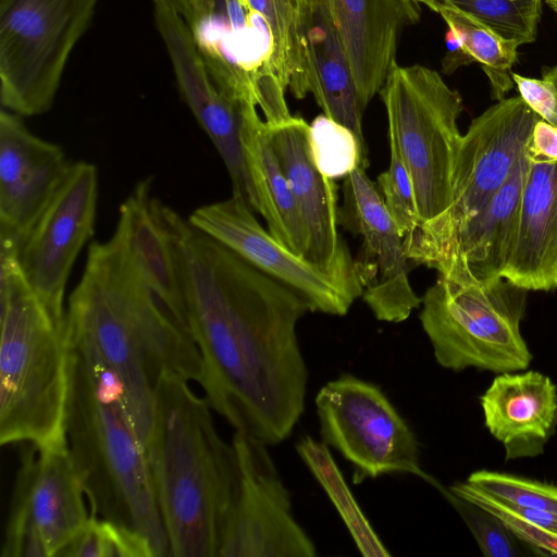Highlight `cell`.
<instances>
[{"label": "cell", "mask_w": 557, "mask_h": 557, "mask_svg": "<svg viewBox=\"0 0 557 557\" xmlns=\"http://www.w3.org/2000/svg\"><path fill=\"white\" fill-rule=\"evenodd\" d=\"M247 102L243 111L242 146L248 173L270 234L297 256L305 257L307 235L289 183L271 146L267 123ZM305 259V258H304Z\"/></svg>", "instance_id": "obj_25"}, {"label": "cell", "mask_w": 557, "mask_h": 557, "mask_svg": "<svg viewBox=\"0 0 557 557\" xmlns=\"http://www.w3.org/2000/svg\"><path fill=\"white\" fill-rule=\"evenodd\" d=\"M152 2L156 26L168 50L184 101L224 162L233 196L244 198L260 214L240 137L244 107L256 100L237 99L221 89L209 72L190 27L169 4L161 0Z\"/></svg>", "instance_id": "obj_15"}, {"label": "cell", "mask_w": 557, "mask_h": 557, "mask_svg": "<svg viewBox=\"0 0 557 557\" xmlns=\"http://www.w3.org/2000/svg\"><path fill=\"white\" fill-rule=\"evenodd\" d=\"M149 320L145 286L121 236L92 242L69 299L65 326L91 344L117 380L145 449L156 383L144 347Z\"/></svg>", "instance_id": "obj_5"}, {"label": "cell", "mask_w": 557, "mask_h": 557, "mask_svg": "<svg viewBox=\"0 0 557 557\" xmlns=\"http://www.w3.org/2000/svg\"><path fill=\"white\" fill-rule=\"evenodd\" d=\"M445 498L461 516L482 554L486 557H518L523 555L521 544L509 529L494 515L468 502L442 485Z\"/></svg>", "instance_id": "obj_34"}, {"label": "cell", "mask_w": 557, "mask_h": 557, "mask_svg": "<svg viewBox=\"0 0 557 557\" xmlns=\"http://www.w3.org/2000/svg\"><path fill=\"white\" fill-rule=\"evenodd\" d=\"M99 0H0V100L21 116L53 104Z\"/></svg>", "instance_id": "obj_8"}, {"label": "cell", "mask_w": 557, "mask_h": 557, "mask_svg": "<svg viewBox=\"0 0 557 557\" xmlns=\"http://www.w3.org/2000/svg\"><path fill=\"white\" fill-rule=\"evenodd\" d=\"M308 89L323 114L363 143L362 112L331 0H301Z\"/></svg>", "instance_id": "obj_22"}, {"label": "cell", "mask_w": 557, "mask_h": 557, "mask_svg": "<svg viewBox=\"0 0 557 557\" xmlns=\"http://www.w3.org/2000/svg\"><path fill=\"white\" fill-rule=\"evenodd\" d=\"M411 1H412V2H416V3H418V4L423 3V4H425V5H428V7L430 8V7H431L433 3H435L437 0H411Z\"/></svg>", "instance_id": "obj_41"}, {"label": "cell", "mask_w": 557, "mask_h": 557, "mask_svg": "<svg viewBox=\"0 0 557 557\" xmlns=\"http://www.w3.org/2000/svg\"><path fill=\"white\" fill-rule=\"evenodd\" d=\"M296 449L338 511L360 554L389 557L391 553L356 502L327 445L306 435L298 441Z\"/></svg>", "instance_id": "obj_26"}, {"label": "cell", "mask_w": 557, "mask_h": 557, "mask_svg": "<svg viewBox=\"0 0 557 557\" xmlns=\"http://www.w3.org/2000/svg\"><path fill=\"white\" fill-rule=\"evenodd\" d=\"M188 382L169 371L158 376L146 456L170 556L219 557L237 460Z\"/></svg>", "instance_id": "obj_2"}, {"label": "cell", "mask_w": 557, "mask_h": 557, "mask_svg": "<svg viewBox=\"0 0 557 557\" xmlns=\"http://www.w3.org/2000/svg\"><path fill=\"white\" fill-rule=\"evenodd\" d=\"M151 182L140 181L121 203L115 230L148 287L186 329L181 284Z\"/></svg>", "instance_id": "obj_24"}, {"label": "cell", "mask_w": 557, "mask_h": 557, "mask_svg": "<svg viewBox=\"0 0 557 557\" xmlns=\"http://www.w3.org/2000/svg\"><path fill=\"white\" fill-rule=\"evenodd\" d=\"M434 269L438 277L421 298L420 322L436 362L455 372L525 370L533 358L520 331L528 290L504 277L481 282L456 256Z\"/></svg>", "instance_id": "obj_6"}, {"label": "cell", "mask_w": 557, "mask_h": 557, "mask_svg": "<svg viewBox=\"0 0 557 557\" xmlns=\"http://www.w3.org/2000/svg\"><path fill=\"white\" fill-rule=\"evenodd\" d=\"M0 443L66 445L70 387L65 323L28 285L17 251L0 248Z\"/></svg>", "instance_id": "obj_4"}, {"label": "cell", "mask_w": 557, "mask_h": 557, "mask_svg": "<svg viewBox=\"0 0 557 557\" xmlns=\"http://www.w3.org/2000/svg\"><path fill=\"white\" fill-rule=\"evenodd\" d=\"M356 91L364 110L396 63L398 39L420 18L411 0H331Z\"/></svg>", "instance_id": "obj_19"}, {"label": "cell", "mask_w": 557, "mask_h": 557, "mask_svg": "<svg viewBox=\"0 0 557 557\" xmlns=\"http://www.w3.org/2000/svg\"><path fill=\"white\" fill-rule=\"evenodd\" d=\"M528 165L527 151L507 182L455 233L435 265L450 256H456L481 282H493L503 277L517 230Z\"/></svg>", "instance_id": "obj_23"}, {"label": "cell", "mask_w": 557, "mask_h": 557, "mask_svg": "<svg viewBox=\"0 0 557 557\" xmlns=\"http://www.w3.org/2000/svg\"><path fill=\"white\" fill-rule=\"evenodd\" d=\"M520 97L542 120L557 127V88L548 79L531 78L511 71Z\"/></svg>", "instance_id": "obj_36"}, {"label": "cell", "mask_w": 557, "mask_h": 557, "mask_svg": "<svg viewBox=\"0 0 557 557\" xmlns=\"http://www.w3.org/2000/svg\"><path fill=\"white\" fill-rule=\"evenodd\" d=\"M473 16L518 47L533 42L542 0H440Z\"/></svg>", "instance_id": "obj_31"}, {"label": "cell", "mask_w": 557, "mask_h": 557, "mask_svg": "<svg viewBox=\"0 0 557 557\" xmlns=\"http://www.w3.org/2000/svg\"><path fill=\"white\" fill-rule=\"evenodd\" d=\"M388 169L377 177L382 198L403 238L420 226V219L409 172L396 146L389 144Z\"/></svg>", "instance_id": "obj_35"}, {"label": "cell", "mask_w": 557, "mask_h": 557, "mask_svg": "<svg viewBox=\"0 0 557 557\" xmlns=\"http://www.w3.org/2000/svg\"><path fill=\"white\" fill-rule=\"evenodd\" d=\"M67 444L23 453L1 557H54L89 518Z\"/></svg>", "instance_id": "obj_11"}, {"label": "cell", "mask_w": 557, "mask_h": 557, "mask_svg": "<svg viewBox=\"0 0 557 557\" xmlns=\"http://www.w3.org/2000/svg\"><path fill=\"white\" fill-rule=\"evenodd\" d=\"M480 400L485 426L507 461L543 454L557 430V386L541 372L500 373Z\"/></svg>", "instance_id": "obj_20"}, {"label": "cell", "mask_w": 557, "mask_h": 557, "mask_svg": "<svg viewBox=\"0 0 557 557\" xmlns=\"http://www.w3.org/2000/svg\"><path fill=\"white\" fill-rule=\"evenodd\" d=\"M245 1L270 27L273 73L295 98H305L309 89L302 45L301 0Z\"/></svg>", "instance_id": "obj_27"}, {"label": "cell", "mask_w": 557, "mask_h": 557, "mask_svg": "<svg viewBox=\"0 0 557 557\" xmlns=\"http://www.w3.org/2000/svg\"><path fill=\"white\" fill-rule=\"evenodd\" d=\"M529 153L545 160L557 161V127L540 119L532 131Z\"/></svg>", "instance_id": "obj_38"}, {"label": "cell", "mask_w": 557, "mask_h": 557, "mask_svg": "<svg viewBox=\"0 0 557 557\" xmlns=\"http://www.w3.org/2000/svg\"><path fill=\"white\" fill-rule=\"evenodd\" d=\"M430 9L458 34L474 61L480 63L491 83L493 98L505 99L513 87L511 67L517 60L518 46L449 3L437 0Z\"/></svg>", "instance_id": "obj_28"}, {"label": "cell", "mask_w": 557, "mask_h": 557, "mask_svg": "<svg viewBox=\"0 0 557 557\" xmlns=\"http://www.w3.org/2000/svg\"><path fill=\"white\" fill-rule=\"evenodd\" d=\"M540 119L517 96L497 101L471 122L455 159L450 206L404 238L408 260L435 265L455 233L513 173Z\"/></svg>", "instance_id": "obj_9"}, {"label": "cell", "mask_w": 557, "mask_h": 557, "mask_svg": "<svg viewBox=\"0 0 557 557\" xmlns=\"http://www.w3.org/2000/svg\"><path fill=\"white\" fill-rule=\"evenodd\" d=\"M169 4L198 37L215 16L220 0H161Z\"/></svg>", "instance_id": "obj_37"}, {"label": "cell", "mask_w": 557, "mask_h": 557, "mask_svg": "<svg viewBox=\"0 0 557 557\" xmlns=\"http://www.w3.org/2000/svg\"><path fill=\"white\" fill-rule=\"evenodd\" d=\"M267 129L305 226L307 251L304 258L356 300L361 297V287L354 260L338 232L337 187L334 180L322 174L314 164L309 124L300 116H292L276 124L267 123Z\"/></svg>", "instance_id": "obj_16"}, {"label": "cell", "mask_w": 557, "mask_h": 557, "mask_svg": "<svg viewBox=\"0 0 557 557\" xmlns=\"http://www.w3.org/2000/svg\"><path fill=\"white\" fill-rule=\"evenodd\" d=\"M457 496L473 503L497 517L516 539L535 555L557 556V532L529 521L517 513L508 504L465 482L448 487Z\"/></svg>", "instance_id": "obj_33"}, {"label": "cell", "mask_w": 557, "mask_h": 557, "mask_svg": "<svg viewBox=\"0 0 557 557\" xmlns=\"http://www.w3.org/2000/svg\"><path fill=\"white\" fill-rule=\"evenodd\" d=\"M238 482L219 557H314L317 547L296 520L292 494L262 441L235 431Z\"/></svg>", "instance_id": "obj_12"}, {"label": "cell", "mask_w": 557, "mask_h": 557, "mask_svg": "<svg viewBox=\"0 0 557 557\" xmlns=\"http://www.w3.org/2000/svg\"><path fill=\"white\" fill-rule=\"evenodd\" d=\"M181 284L186 329L212 410L268 446L305 410L308 368L297 324L308 304L156 199Z\"/></svg>", "instance_id": "obj_1"}, {"label": "cell", "mask_w": 557, "mask_h": 557, "mask_svg": "<svg viewBox=\"0 0 557 557\" xmlns=\"http://www.w3.org/2000/svg\"><path fill=\"white\" fill-rule=\"evenodd\" d=\"M446 54L442 61L443 72L450 74L463 65L475 62L462 44L458 34L450 27L445 35Z\"/></svg>", "instance_id": "obj_39"}, {"label": "cell", "mask_w": 557, "mask_h": 557, "mask_svg": "<svg viewBox=\"0 0 557 557\" xmlns=\"http://www.w3.org/2000/svg\"><path fill=\"white\" fill-rule=\"evenodd\" d=\"M503 277L528 292L557 288V161L529 153L517 230Z\"/></svg>", "instance_id": "obj_21"}, {"label": "cell", "mask_w": 557, "mask_h": 557, "mask_svg": "<svg viewBox=\"0 0 557 557\" xmlns=\"http://www.w3.org/2000/svg\"><path fill=\"white\" fill-rule=\"evenodd\" d=\"M545 1L554 11L557 12V0H545Z\"/></svg>", "instance_id": "obj_42"}, {"label": "cell", "mask_w": 557, "mask_h": 557, "mask_svg": "<svg viewBox=\"0 0 557 557\" xmlns=\"http://www.w3.org/2000/svg\"><path fill=\"white\" fill-rule=\"evenodd\" d=\"M198 230L248 263L285 284L308 304L310 311L345 315L354 304L333 280L280 244L237 196L198 207L188 216Z\"/></svg>", "instance_id": "obj_17"}, {"label": "cell", "mask_w": 557, "mask_h": 557, "mask_svg": "<svg viewBox=\"0 0 557 557\" xmlns=\"http://www.w3.org/2000/svg\"><path fill=\"white\" fill-rule=\"evenodd\" d=\"M314 164L331 180L345 178L357 168H368L367 147L342 123L320 114L309 125Z\"/></svg>", "instance_id": "obj_29"}, {"label": "cell", "mask_w": 557, "mask_h": 557, "mask_svg": "<svg viewBox=\"0 0 557 557\" xmlns=\"http://www.w3.org/2000/svg\"><path fill=\"white\" fill-rule=\"evenodd\" d=\"M97 199V168L86 161L73 162L17 250L28 285L59 323L66 319L64 295L72 268L95 231Z\"/></svg>", "instance_id": "obj_13"}, {"label": "cell", "mask_w": 557, "mask_h": 557, "mask_svg": "<svg viewBox=\"0 0 557 557\" xmlns=\"http://www.w3.org/2000/svg\"><path fill=\"white\" fill-rule=\"evenodd\" d=\"M72 161L63 148L34 135L21 115L0 113V246L18 250Z\"/></svg>", "instance_id": "obj_18"}, {"label": "cell", "mask_w": 557, "mask_h": 557, "mask_svg": "<svg viewBox=\"0 0 557 557\" xmlns=\"http://www.w3.org/2000/svg\"><path fill=\"white\" fill-rule=\"evenodd\" d=\"M466 482L500 502L557 513V485L487 470L471 473Z\"/></svg>", "instance_id": "obj_32"}, {"label": "cell", "mask_w": 557, "mask_h": 557, "mask_svg": "<svg viewBox=\"0 0 557 557\" xmlns=\"http://www.w3.org/2000/svg\"><path fill=\"white\" fill-rule=\"evenodd\" d=\"M322 442L352 466L360 484L384 474H412L440 487L420 460L417 435L380 386L345 373L314 398Z\"/></svg>", "instance_id": "obj_10"}, {"label": "cell", "mask_w": 557, "mask_h": 557, "mask_svg": "<svg viewBox=\"0 0 557 557\" xmlns=\"http://www.w3.org/2000/svg\"><path fill=\"white\" fill-rule=\"evenodd\" d=\"M70 387L65 434L90 515L125 525L170 556L146 449L122 388L96 349L66 329Z\"/></svg>", "instance_id": "obj_3"}, {"label": "cell", "mask_w": 557, "mask_h": 557, "mask_svg": "<svg viewBox=\"0 0 557 557\" xmlns=\"http://www.w3.org/2000/svg\"><path fill=\"white\" fill-rule=\"evenodd\" d=\"M542 76L550 81L557 88V63L554 66L545 67L542 72Z\"/></svg>", "instance_id": "obj_40"}, {"label": "cell", "mask_w": 557, "mask_h": 557, "mask_svg": "<svg viewBox=\"0 0 557 557\" xmlns=\"http://www.w3.org/2000/svg\"><path fill=\"white\" fill-rule=\"evenodd\" d=\"M344 195L339 224L362 238L354 259L361 297L377 320L403 322L421 306L409 282L404 238L366 169L345 177Z\"/></svg>", "instance_id": "obj_14"}, {"label": "cell", "mask_w": 557, "mask_h": 557, "mask_svg": "<svg viewBox=\"0 0 557 557\" xmlns=\"http://www.w3.org/2000/svg\"><path fill=\"white\" fill-rule=\"evenodd\" d=\"M379 94L389 144L410 175L421 226L441 216L451 202L462 99L436 71L420 64L395 63Z\"/></svg>", "instance_id": "obj_7"}, {"label": "cell", "mask_w": 557, "mask_h": 557, "mask_svg": "<svg viewBox=\"0 0 557 557\" xmlns=\"http://www.w3.org/2000/svg\"><path fill=\"white\" fill-rule=\"evenodd\" d=\"M57 556L62 557H156L140 533L115 522L89 518Z\"/></svg>", "instance_id": "obj_30"}]
</instances>
